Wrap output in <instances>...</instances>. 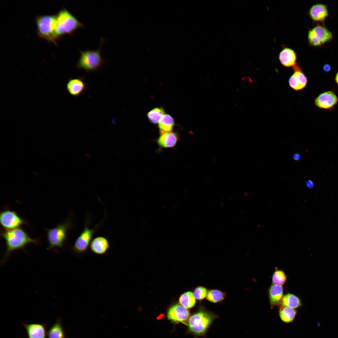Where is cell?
Returning <instances> with one entry per match:
<instances>
[{"label": "cell", "mask_w": 338, "mask_h": 338, "mask_svg": "<svg viewBox=\"0 0 338 338\" xmlns=\"http://www.w3.org/2000/svg\"><path fill=\"white\" fill-rule=\"evenodd\" d=\"M6 246V249L1 260L4 263L13 251L18 249H24L28 244H38L39 240L31 237L21 227L10 230H4L1 233Z\"/></svg>", "instance_id": "1"}, {"label": "cell", "mask_w": 338, "mask_h": 338, "mask_svg": "<svg viewBox=\"0 0 338 338\" xmlns=\"http://www.w3.org/2000/svg\"><path fill=\"white\" fill-rule=\"evenodd\" d=\"M104 41L103 38L101 39L100 45L96 50H79L80 54L76 68L83 69L88 73L100 69L105 62L101 54V49Z\"/></svg>", "instance_id": "2"}, {"label": "cell", "mask_w": 338, "mask_h": 338, "mask_svg": "<svg viewBox=\"0 0 338 338\" xmlns=\"http://www.w3.org/2000/svg\"><path fill=\"white\" fill-rule=\"evenodd\" d=\"M55 16L56 32L59 38L64 35H72L77 30L85 27L82 23L65 8L60 10Z\"/></svg>", "instance_id": "3"}, {"label": "cell", "mask_w": 338, "mask_h": 338, "mask_svg": "<svg viewBox=\"0 0 338 338\" xmlns=\"http://www.w3.org/2000/svg\"><path fill=\"white\" fill-rule=\"evenodd\" d=\"M214 318V316L212 313L205 310H200L190 317L187 325L188 330L195 335H202Z\"/></svg>", "instance_id": "4"}, {"label": "cell", "mask_w": 338, "mask_h": 338, "mask_svg": "<svg viewBox=\"0 0 338 338\" xmlns=\"http://www.w3.org/2000/svg\"><path fill=\"white\" fill-rule=\"evenodd\" d=\"M37 32L42 38L56 44L59 37L56 32L57 21L55 15H44L36 18Z\"/></svg>", "instance_id": "5"}, {"label": "cell", "mask_w": 338, "mask_h": 338, "mask_svg": "<svg viewBox=\"0 0 338 338\" xmlns=\"http://www.w3.org/2000/svg\"><path fill=\"white\" fill-rule=\"evenodd\" d=\"M71 226L70 220H67L58 225L55 227L47 229L48 249L63 247L68 231Z\"/></svg>", "instance_id": "6"}, {"label": "cell", "mask_w": 338, "mask_h": 338, "mask_svg": "<svg viewBox=\"0 0 338 338\" xmlns=\"http://www.w3.org/2000/svg\"><path fill=\"white\" fill-rule=\"evenodd\" d=\"M309 44L314 47L320 46L333 38V35L324 26L318 25L310 30L308 32Z\"/></svg>", "instance_id": "7"}, {"label": "cell", "mask_w": 338, "mask_h": 338, "mask_svg": "<svg viewBox=\"0 0 338 338\" xmlns=\"http://www.w3.org/2000/svg\"><path fill=\"white\" fill-rule=\"evenodd\" d=\"M99 225V224H98L91 229L89 228L88 225L85 223L84 230L76 239L73 247L75 252L81 253L87 250L95 231Z\"/></svg>", "instance_id": "8"}, {"label": "cell", "mask_w": 338, "mask_h": 338, "mask_svg": "<svg viewBox=\"0 0 338 338\" xmlns=\"http://www.w3.org/2000/svg\"><path fill=\"white\" fill-rule=\"evenodd\" d=\"M0 224L4 230H10L21 227L27 223L15 212L8 209L2 211L0 213Z\"/></svg>", "instance_id": "9"}, {"label": "cell", "mask_w": 338, "mask_h": 338, "mask_svg": "<svg viewBox=\"0 0 338 338\" xmlns=\"http://www.w3.org/2000/svg\"><path fill=\"white\" fill-rule=\"evenodd\" d=\"M338 102V97L332 90L322 92L315 99L314 104L319 108L331 110Z\"/></svg>", "instance_id": "10"}, {"label": "cell", "mask_w": 338, "mask_h": 338, "mask_svg": "<svg viewBox=\"0 0 338 338\" xmlns=\"http://www.w3.org/2000/svg\"><path fill=\"white\" fill-rule=\"evenodd\" d=\"M190 313L187 309L182 305L175 304L168 309V319L174 323L181 322L187 325L190 318Z\"/></svg>", "instance_id": "11"}, {"label": "cell", "mask_w": 338, "mask_h": 338, "mask_svg": "<svg viewBox=\"0 0 338 338\" xmlns=\"http://www.w3.org/2000/svg\"><path fill=\"white\" fill-rule=\"evenodd\" d=\"M293 74L288 80L290 87L295 91H299L305 88L308 83L307 77L303 72L300 65L297 64L293 67Z\"/></svg>", "instance_id": "12"}, {"label": "cell", "mask_w": 338, "mask_h": 338, "mask_svg": "<svg viewBox=\"0 0 338 338\" xmlns=\"http://www.w3.org/2000/svg\"><path fill=\"white\" fill-rule=\"evenodd\" d=\"M87 87L83 76L70 79L66 85L68 92L74 97L79 96L86 90Z\"/></svg>", "instance_id": "13"}, {"label": "cell", "mask_w": 338, "mask_h": 338, "mask_svg": "<svg viewBox=\"0 0 338 338\" xmlns=\"http://www.w3.org/2000/svg\"><path fill=\"white\" fill-rule=\"evenodd\" d=\"M28 338H46V325L45 323H22Z\"/></svg>", "instance_id": "14"}, {"label": "cell", "mask_w": 338, "mask_h": 338, "mask_svg": "<svg viewBox=\"0 0 338 338\" xmlns=\"http://www.w3.org/2000/svg\"><path fill=\"white\" fill-rule=\"evenodd\" d=\"M308 14L313 21L324 23L329 13L327 6L319 3L312 5L309 10Z\"/></svg>", "instance_id": "15"}, {"label": "cell", "mask_w": 338, "mask_h": 338, "mask_svg": "<svg viewBox=\"0 0 338 338\" xmlns=\"http://www.w3.org/2000/svg\"><path fill=\"white\" fill-rule=\"evenodd\" d=\"M279 59L281 64L286 68H293L297 64L295 52L288 47L283 48L279 53Z\"/></svg>", "instance_id": "16"}, {"label": "cell", "mask_w": 338, "mask_h": 338, "mask_svg": "<svg viewBox=\"0 0 338 338\" xmlns=\"http://www.w3.org/2000/svg\"><path fill=\"white\" fill-rule=\"evenodd\" d=\"M179 138L177 133L171 131L160 134L156 142L160 148H173L177 145Z\"/></svg>", "instance_id": "17"}, {"label": "cell", "mask_w": 338, "mask_h": 338, "mask_svg": "<svg viewBox=\"0 0 338 338\" xmlns=\"http://www.w3.org/2000/svg\"><path fill=\"white\" fill-rule=\"evenodd\" d=\"M90 247L94 253L99 255L105 254L110 248L108 240L103 236H98L93 239L91 242Z\"/></svg>", "instance_id": "18"}, {"label": "cell", "mask_w": 338, "mask_h": 338, "mask_svg": "<svg viewBox=\"0 0 338 338\" xmlns=\"http://www.w3.org/2000/svg\"><path fill=\"white\" fill-rule=\"evenodd\" d=\"M269 295L271 308L280 305L283 296L282 286L272 284L269 289Z\"/></svg>", "instance_id": "19"}, {"label": "cell", "mask_w": 338, "mask_h": 338, "mask_svg": "<svg viewBox=\"0 0 338 338\" xmlns=\"http://www.w3.org/2000/svg\"><path fill=\"white\" fill-rule=\"evenodd\" d=\"M47 336L48 338H64L65 332L60 318H57L55 323L50 328L47 332Z\"/></svg>", "instance_id": "20"}, {"label": "cell", "mask_w": 338, "mask_h": 338, "mask_svg": "<svg viewBox=\"0 0 338 338\" xmlns=\"http://www.w3.org/2000/svg\"><path fill=\"white\" fill-rule=\"evenodd\" d=\"M175 125L173 118L169 114H165L158 123L160 134L171 131Z\"/></svg>", "instance_id": "21"}, {"label": "cell", "mask_w": 338, "mask_h": 338, "mask_svg": "<svg viewBox=\"0 0 338 338\" xmlns=\"http://www.w3.org/2000/svg\"><path fill=\"white\" fill-rule=\"evenodd\" d=\"M280 305L295 309L300 307L302 303L298 297L293 294L288 293L283 296Z\"/></svg>", "instance_id": "22"}, {"label": "cell", "mask_w": 338, "mask_h": 338, "mask_svg": "<svg viewBox=\"0 0 338 338\" xmlns=\"http://www.w3.org/2000/svg\"><path fill=\"white\" fill-rule=\"evenodd\" d=\"M297 311L294 309L280 306L279 314L280 318L283 322L289 323L294 320L297 314Z\"/></svg>", "instance_id": "23"}, {"label": "cell", "mask_w": 338, "mask_h": 338, "mask_svg": "<svg viewBox=\"0 0 338 338\" xmlns=\"http://www.w3.org/2000/svg\"><path fill=\"white\" fill-rule=\"evenodd\" d=\"M195 299L192 292L187 291L181 295L179 299V302L181 305L187 309L191 308L196 304Z\"/></svg>", "instance_id": "24"}, {"label": "cell", "mask_w": 338, "mask_h": 338, "mask_svg": "<svg viewBox=\"0 0 338 338\" xmlns=\"http://www.w3.org/2000/svg\"><path fill=\"white\" fill-rule=\"evenodd\" d=\"M165 114V111L163 108L156 107L148 112L147 116L151 123L156 124L158 123Z\"/></svg>", "instance_id": "25"}, {"label": "cell", "mask_w": 338, "mask_h": 338, "mask_svg": "<svg viewBox=\"0 0 338 338\" xmlns=\"http://www.w3.org/2000/svg\"><path fill=\"white\" fill-rule=\"evenodd\" d=\"M225 294L222 291L216 289L209 290L207 292L206 299L208 301L213 303L219 302L225 298Z\"/></svg>", "instance_id": "26"}, {"label": "cell", "mask_w": 338, "mask_h": 338, "mask_svg": "<svg viewBox=\"0 0 338 338\" xmlns=\"http://www.w3.org/2000/svg\"><path fill=\"white\" fill-rule=\"evenodd\" d=\"M287 276L284 272L281 270H276L274 273L272 281L273 284L282 285L286 282Z\"/></svg>", "instance_id": "27"}, {"label": "cell", "mask_w": 338, "mask_h": 338, "mask_svg": "<svg viewBox=\"0 0 338 338\" xmlns=\"http://www.w3.org/2000/svg\"><path fill=\"white\" fill-rule=\"evenodd\" d=\"M207 292L206 288L203 286H198L195 289L193 294L195 299L201 300L206 297Z\"/></svg>", "instance_id": "28"}, {"label": "cell", "mask_w": 338, "mask_h": 338, "mask_svg": "<svg viewBox=\"0 0 338 338\" xmlns=\"http://www.w3.org/2000/svg\"><path fill=\"white\" fill-rule=\"evenodd\" d=\"M306 184L307 187L309 189L313 188L314 186L313 182L310 180H308L306 182Z\"/></svg>", "instance_id": "29"}, {"label": "cell", "mask_w": 338, "mask_h": 338, "mask_svg": "<svg viewBox=\"0 0 338 338\" xmlns=\"http://www.w3.org/2000/svg\"><path fill=\"white\" fill-rule=\"evenodd\" d=\"M331 69L330 66L328 64L325 65L323 67V70L325 72H329Z\"/></svg>", "instance_id": "30"}, {"label": "cell", "mask_w": 338, "mask_h": 338, "mask_svg": "<svg viewBox=\"0 0 338 338\" xmlns=\"http://www.w3.org/2000/svg\"><path fill=\"white\" fill-rule=\"evenodd\" d=\"M293 159L295 161H299L301 158V155L298 153H295L293 155Z\"/></svg>", "instance_id": "31"}, {"label": "cell", "mask_w": 338, "mask_h": 338, "mask_svg": "<svg viewBox=\"0 0 338 338\" xmlns=\"http://www.w3.org/2000/svg\"><path fill=\"white\" fill-rule=\"evenodd\" d=\"M335 80L336 83V84L338 85V72L336 74L335 76Z\"/></svg>", "instance_id": "32"}, {"label": "cell", "mask_w": 338, "mask_h": 338, "mask_svg": "<svg viewBox=\"0 0 338 338\" xmlns=\"http://www.w3.org/2000/svg\"><path fill=\"white\" fill-rule=\"evenodd\" d=\"M215 44L217 46H218V43L217 41H216L215 42Z\"/></svg>", "instance_id": "33"}, {"label": "cell", "mask_w": 338, "mask_h": 338, "mask_svg": "<svg viewBox=\"0 0 338 338\" xmlns=\"http://www.w3.org/2000/svg\"><path fill=\"white\" fill-rule=\"evenodd\" d=\"M228 35L229 36H231V33L230 32H228Z\"/></svg>", "instance_id": "34"}]
</instances>
